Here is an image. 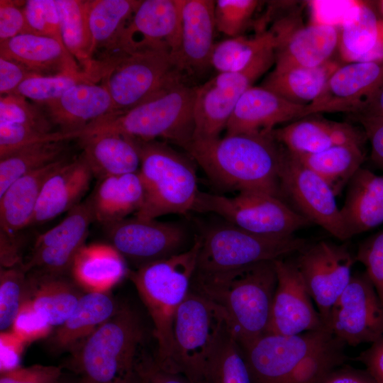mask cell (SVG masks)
<instances>
[{"label": "cell", "instance_id": "obj_1", "mask_svg": "<svg viewBox=\"0 0 383 383\" xmlns=\"http://www.w3.org/2000/svg\"><path fill=\"white\" fill-rule=\"evenodd\" d=\"M218 186L239 192L262 191L279 196L284 147L270 133H238L192 140L184 148Z\"/></svg>", "mask_w": 383, "mask_h": 383}, {"label": "cell", "instance_id": "obj_2", "mask_svg": "<svg viewBox=\"0 0 383 383\" xmlns=\"http://www.w3.org/2000/svg\"><path fill=\"white\" fill-rule=\"evenodd\" d=\"M192 287L225 311L228 328L240 347L267 333L277 287L274 260L194 277Z\"/></svg>", "mask_w": 383, "mask_h": 383}, {"label": "cell", "instance_id": "obj_3", "mask_svg": "<svg viewBox=\"0 0 383 383\" xmlns=\"http://www.w3.org/2000/svg\"><path fill=\"white\" fill-rule=\"evenodd\" d=\"M195 94L196 87L189 86L179 74L140 104L71 133V138L117 133L140 141L162 138L184 148L193 139Z\"/></svg>", "mask_w": 383, "mask_h": 383}, {"label": "cell", "instance_id": "obj_4", "mask_svg": "<svg viewBox=\"0 0 383 383\" xmlns=\"http://www.w3.org/2000/svg\"><path fill=\"white\" fill-rule=\"evenodd\" d=\"M199 245L196 238L188 250L128 270L127 274L153 323L155 362L176 373L174 321L178 308L190 291Z\"/></svg>", "mask_w": 383, "mask_h": 383}, {"label": "cell", "instance_id": "obj_5", "mask_svg": "<svg viewBox=\"0 0 383 383\" xmlns=\"http://www.w3.org/2000/svg\"><path fill=\"white\" fill-rule=\"evenodd\" d=\"M145 333L137 313L128 306L86 338L75 352L72 368L82 383H135L144 363Z\"/></svg>", "mask_w": 383, "mask_h": 383}, {"label": "cell", "instance_id": "obj_6", "mask_svg": "<svg viewBox=\"0 0 383 383\" xmlns=\"http://www.w3.org/2000/svg\"><path fill=\"white\" fill-rule=\"evenodd\" d=\"M137 141L144 196L134 216L157 218L192 211L199 192L192 162L165 142Z\"/></svg>", "mask_w": 383, "mask_h": 383}, {"label": "cell", "instance_id": "obj_7", "mask_svg": "<svg viewBox=\"0 0 383 383\" xmlns=\"http://www.w3.org/2000/svg\"><path fill=\"white\" fill-rule=\"evenodd\" d=\"M200 245L194 277H204L282 259L306 245L294 235L272 238L243 230L230 223L209 227L198 238Z\"/></svg>", "mask_w": 383, "mask_h": 383}, {"label": "cell", "instance_id": "obj_8", "mask_svg": "<svg viewBox=\"0 0 383 383\" xmlns=\"http://www.w3.org/2000/svg\"><path fill=\"white\" fill-rule=\"evenodd\" d=\"M228 328L225 311L192 290L175 315L173 336L177 372L191 383H206L211 360Z\"/></svg>", "mask_w": 383, "mask_h": 383}, {"label": "cell", "instance_id": "obj_9", "mask_svg": "<svg viewBox=\"0 0 383 383\" xmlns=\"http://www.w3.org/2000/svg\"><path fill=\"white\" fill-rule=\"evenodd\" d=\"M192 211L213 213L253 234L285 238L311 223L279 197L257 190H245L233 197L199 192Z\"/></svg>", "mask_w": 383, "mask_h": 383}, {"label": "cell", "instance_id": "obj_10", "mask_svg": "<svg viewBox=\"0 0 383 383\" xmlns=\"http://www.w3.org/2000/svg\"><path fill=\"white\" fill-rule=\"evenodd\" d=\"M179 74L172 55L165 50L142 48L122 56L101 79L113 104L109 116L144 102Z\"/></svg>", "mask_w": 383, "mask_h": 383}, {"label": "cell", "instance_id": "obj_11", "mask_svg": "<svg viewBox=\"0 0 383 383\" xmlns=\"http://www.w3.org/2000/svg\"><path fill=\"white\" fill-rule=\"evenodd\" d=\"M274 49L265 50L243 70L218 73L196 87L192 140L219 137L242 95L274 62Z\"/></svg>", "mask_w": 383, "mask_h": 383}, {"label": "cell", "instance_id": "obj_12", "mask_svg": "<svg viewBox=\"0 0 383 383\" xmlns=\"http://www.w3.org/2000/svg\"><path fill=\"white\" fill-rule=\"evenodd\" d=\"M279 177L281 193L288 196L300 214L338 240L350 238L331 187L285 148Z\"/></svg>", "mask_w": 383, "mask_h": 383}, {"label": "cell", "instance_id": "obj_13", "mask_svg": "<svg viewBox=\"0 0 383 383\" xmlns=\"http://www.w3.org/2000/svg\"><path fill=\"white\" fill-rule=\"evenodd\" d=\"M328 328L346 345L383 338V301L365 272L353 274L333 306Z\"/></svg>", "mask_w": 383, "mask_h": 383}, {"label": "cell", "instance_id": "obj_14", "mask_svg": "<svg viewBox=\"0 0 383 383\" xmlns=\"http://www.w3.org/2000/svg\"><path fill=\"white\" fill-rule=\"evenodd\" d=\"M355 260V257L345 245L326 240L306 245L295 260L317 311L328 330L331 310L350 281Z\"/></svg>", "mask_w": 383, "mask_h": 383}, {"label": "cell", "instance_id": "obj_15", "mask_svg": "<svg viewBox=\"0 0 383 383\" xmlns=\"http://www.w3.org/2000/svg\"><path fill=\"white\" fill-rule=\"evenodd\" d=\"M333 337L328 330L295 335L266 334L240 348L252 383H284L304 357Z\"/></svg>", "mask_w": 383, "mask_h": 383}, {"label": "cell", "instance_id": "obj_16", "mask_svg": "<svg viewBox=\"0 0 383 383\" xmlns=\"http://www.w3.org/2000/svg\"><path fill=\"white\" fill-rule=\"evenodd\" d=\"M111 245L138 267L179 253L187 238L174 222L134 216L105 226Z\"/></svg>", "mask_w": 383, "mask_h": 383}, {"label": "cell", "instance_id": "obj_17", "mask_svg": "<svg viewBox=\"0 0 383 383\" xmlns=\"http://www.w3.org/2000/svg\"><path fill=\"white\" fill-rule=\"evenodd\" d=\"M274 267L277 287L267 334L295 335L328 330L313 306L295 260H275Z\"/></svg>", "mask_w": 383, "mask_h": 383}, {"label": "cell", "instance_id": "obj_18", "mask_svg": "<svg viewBox=\"0 0 383 383\" xmlns=\"http://www.w3.org/2000/svg\"><path fill=\"white\" fill-rule=\"evenodd\" d=\"M94 221L87 201L81 202L68 211L60 223L38 236L22 267L26 272L38 270L51 275H60L70 270L74 257L85 245Z\"/></svg>", "mask_w": 383, "mask_h": 383}, {"label": "cell", "instance_id": "obj_19", "mask_svg": "<svg viewBox=\"0 0 383 383\" xmlns=\"http://www.w3.org/2000/svg\"><path fill=\"white\" fill-rule=\"evenodd\" d=\"M383 87V60L350 62L331 74L320 96L301 118L317 113H360Z\"/></svg>", "mask_w": 383, "mask_h": 383}, {"label": "cell", "instance_id": "obj_20", "mask_svg": "<svg viewBox=\"0 0 383 383\" xmlns=\"http://www.w3.org/2000/svg\"><path fill=\"white\" fill-rule=\"evenodd\" d=\"M184 3V0L141 1L123 33L121 52L159 48L168 51L174 62L181 44Z\"/></svg>", "mask_w": 383, "mask_h": 383}, {"label": "cell", "instance_id": "obj_21", "mask_svg": "<svg viewBox=\"0 0 383 383\" xmlns=\"http://www.w3.org/2000/svg\"><path fill=\"white\" fill-rule=\"evenodd\" d=\"M275 68L316 67L329 61L339 43L335 26L314 23L293 30L283 21L274 26Z\"/></svg>", "mask_w": 383, "mask_h": 383}, {"label": "cell", "instance_id": "obj_22", "mask_svg": "<svg viewBox=\"0 0 383 383\" xmlns=\"http://www.w3.org/2000/svg\"><path fill=\"white\" fill-rule=\"evenodd\" d=\"M42 105L52 124L63 133L79 131L113 113L106 87L91 82L77 84L57 99Z\"/></svg>", "mask_w": 383, "mask_h": 383}, {"label": "cell", "instance_id": "obj_23", "mask_svg": "<svg viewBox=\"0 0 383 383\" xmlns=\"http://www.w3.org/2000/svg\"><path fill=\"white\" fill-rule=\"evenodd\" d=\"M304 108L262 87L252 86L238 101L226 125V135L270 133L277 124L301 118Z\"/></svg>", "mask_w": 383, "mask_h": 383}, {"label": "cell", "instance_id": "obj_24", "mask_svg": "<svg viewBox=\"0 0 383 383\" xmlns=\"http://www.w3.org/2000/svg\"><path fill=\"white\" fill-rule=\"evenodd\" d=\"M216 1L184 0L182 37L174 65L179 72L193 73L210 65L215 43Z\"/></svg>", "mask_w": 383, "mask_h": 383}, {"label": "cell", "instance_id": "obj_25", "mask_svg": "<svg viewBox=\"0 0 383 383\" xmlns=\"http://www.w3.org/2000/svg\"><path fill=\"white\" fill-rule=\"evenodd\" d=\"M272 135L294 155L314 154L335 145H362L365 135L350 124L317 119L294 121L274 129Z\"/></svg>", "mask_w": 383, "mask_h": 383}, {"label": "cell", "instance_id": "obj_26", "mask_svg": "<svg viewBox=\"0 0 383 383\" xmlns=\"http://www.w3.org/2000/svg\"><path fill=\"white\" fill-rule=\"evenodd\" d=\"M92 177L82 155L65 162L45 182L30 225L49 221L79 204Z\"/></svg>", "mask_w": 383, "mask_h": 383}, {"label": "cell", "instance_id": "obj_27", "mask_svg": "<svg viewBox=\"0 0 383 383\" xmlns=\"http://www.w3.org/2000/svg\"><path fill=\"white\" fill-rule=\"evenodd\" d=\"M0 56L14 60L41 75L84 72L65 45L49 36L33 33L18 35L0 43Z\"/></svg>", "mask_w": 383, "mask_h": 383}, {"label": "cell", "instance_id": "obj_28", "mask_svg": "<svg viewBox=\"0 0 383 383\" xmlns=\"http://www.w3.org/2000/svg\"><path fill=\"white\" fill-rule=\"evenodd\" d=\"M140 1L87 0L94 60L96 52L99 50L103 52L100 62L105 65H109L123 55L121 52L122 35Z\"/></svg>", "mask_w": 383, "mask_h": 383}, {"label": "cell", "instance_id": "obj_29", "mask_svg": "<svg viewBox=\"0 0 383 383\" xmlns=\"http://www.w3.org/2000/svg\"><path fill=\"white\" fill-rule=\"evenodd\" d=\"M67 161L62 157L23 175L0 195V232L16 235L30 226L45 182Z\"/></svg>", "mask_w": 383, "mask_h": 383}, {"label": "cell", "instance_id": "obj_30", "mask_svg": "<svg viewBox=\"0 0 383 383\" xmlns=\"http://www.w3.org/2000/svg\"><path fill=\"white\" fill-rule=\"evenodd\" d=\"M348 185L340 213L350 238L383 223V174L361 167Z\"/></svg>", "mask_w": 383, "mask_h": 383}, {"label": "cell", "instance_id": "obj_31", "mask_svg": "<svg viewBox=\"0 0 383 383\" xmlns=\"http://www.w3.org/2000/svg\"><path fill=\"white\" fill-rule=\"evenodd\" d=\"M82 155L92 175L99 180L139 171L140 154L138 141L117 133H99L79 138Z\"/></svg>", "mask_w": 383, "mask_h": 383}, {"label": "cell", "instance_id": "obj_32", "mask_svg": "<svg viewBox=\"0 0 383 383\" xmlns=\"http://www.w3.org/2000/svg\"><path fill=\"white\" fill-rule=\"evenodd\" d=\"M340 26V48L345 60L349 63L383 60V25L371 8L355 2Z\"/></svg>", "mask_w": 383, "mask_h": 383}, {"label": "cell", "instance_id": "obj_33", "mask_svg": "<svg viewBox=\"0 0 383 383\" xmlns=\"http://www.w3.org/2000/svg\"><path fill=\"white\" fill-rule=\"evenodd\" d=\"M144 192L138 172L99 180L87 201L94 221L109 225L123 220L140 208Z\"/></svg>", "mask_w": 383, "mask_h": 383}, {"label": "cell", "instance_id": "obj_34", "mask_svg": "<svg viewBox=\"0 0 383 383\" xmlns=\"http://www.w3.org/2000/svg\"><path fill=\"white\" fill-rule=\"evenodd\" d=\"M106 292H87L80 298L70 317L55 331L50 345L55 351L76 348L118 311Z\"/></svg>", "mask_w": 383, "mask_h": 383}, {"label": "cell", "instance_id": "obj_35", "mask_svg": "<svg viewBox=\"0 0 383 383\" xmlns=\"http://www.w3.org/2000/svg\"><path fill=\"white\" fill-rule=\"evenodd\" d=\"M70 271L76 283L87 292H107L128 272L122 255L106 244L84 245Z\"/></svg>", "mask_w": 383, "mask_h": 383}, {"label": "cell", "instance_id": "obj_36", "mask_svg": "<svg viewBox=\"0 0 383 383\" xmlns=\"http://www.w3.org/2000/svg\"><path fill=\"white\" fill-rule=\"evenodd\" d=\"M62 41L84 72L96 82L101 80L106 69L91 55V36L89 30L87 1L56 0Z\"/></svg>", "mask_w": 383, "mask_h": 383}, {"label": "cell", "instance_id": "obj_37", "mask_svg": "<svg viewBox=\"0 0 383 383\" xmlns=\"http://www.w3.org/2000/svg\"><path fill=\"white\" fill-rule=\"evenodd\" d=\"M338 67L335 62L328 61L316 67L274 69L264 79L261 87L291 103L306 106L320 96Z\"/></svg>", "mask_w": 383, "mask_h": 383}, {"label": "cell", "instance_id": "obj_38", "mask_svg": "<svg viewBox=\"0 0 383 383\" xmlns=\"http://www.w3.org/2000/svg\"><path fill=\"white\" fill-rule=\"evenodd\" d=\"M294 156L323 179L335 196L361 168L365 158L362 145L357 144L335 145L320 152Z\"/></svg>", "mask_w": 383, "mask_h": 383}, {"label": "cell", "instance_id": "obj_39", "mask_svg": "<svg viewBox=\"0 0 383 383\" xmlns=\"http://www.w3.org/2000/svg\"><path fill=\"white\" fill-rule=\"evenodd\" d=\"M33 306L53 326H60L75 309L81 294L76 287L60 275L42 274L29 277Z\"/></svg>", "mask_w": 383, "mask_h": 383}, {"label": "cell", "instance_id": "obj_40", "mask_svg": "<svg viewBox=\"0 0 383 383\" xmlns=\"http://www.w3.org/2000/svg\"><path fill=\"white\" fill-rule=\"evenodd\" d=\"M276 46L272 30L262 31L253 37L239 35L216 43L211 56L210 65L218 73L244 70L263 52Z\"/></svg>", "mask_w": 383, "mask_h": 383}, {"label": "cell", "instance_id": "obj_41", "mask_svg": "<svg viewBox=\"0 0 383 383\" xmlns=\"http://www.w3.org/2000/svg\"><path fill=\"white\" fill-rule=\"evenodd\" d=\"M65 141H45L23 147L0 159V195L23 175L62 158Z\"/></svg>", "mask_w": 383, "mask_h": 383}, {"label": "cell", "instance_id": "obj_42", "mask_svg": "<svg viewBox=\"0 0 383 383\" xmlns=\"http://www.w3.org/2000/svg\"><path fill=\"white\" fill-rule=\"evenodd\" d=\"M345 345L333 335L326 344L304 357L284 383H321L345 362Z\"/></svg>", "mask_w": 383, "mask_h": 383}, {"label": "cell", "instance_id": "obj_43", "mask_svg": "<svg viewBox=\"0 0 383 383\" xmlns=\"http://www.w3.org/2000/svg\"><path fill=\"white\" fill-rule=\"evenodd\" d=\"M206 383H252L242 349L228 326L211 360Z\"/></svg>", "mask_w": 383, "mask_h": 383}, {"label": "cell", "instance_id": "obj_44", "mask_svg": "<svg viewBox=\"0 0 383 383\" xmlns=\"http://www.w3.org/2000/svg\"><path fill=\"white\" fill-rule=\"evenodd\" d=\"M88 82H96L84 72H63L52 75L33 74L20 84L15 93L43 104L57 99L73 86Z\"/></svg>", "mask_w": 383, "mask_h": 383}, {"label": "cell", "instance_id": "obj_45", "mask_svg": "<svg viewBox=\"0 0 383 383\" xmlns=\"http://www.w3.org/2000/svg\"><path fill=\"white\" fill-rule=\"evenodd\" d=\"M21 265L1 268L0 272V329L11 328L23 303L30 299L29 277Z\"/></svg>", "mask_w": 383, "mask_h": 383}, {"label": "cell", "instance_id": "obj_46", "mask_svg": "<svg viewBox=\"0 0 383 383\" xmlns=\"http://www.w3.org/2000/svg\"><path fill=\"white\" fill-rule=\"evenodd\" d=\"M0 123L27 126L45 134L53 133L44 110L16 93L1 96Z\"/></svg>", "mask_w": 383, "mask_h": 383}, {"label": "cell", "instance_id": "obj_47", "mask_svg": "<svg viewBox=\"0 0 383 383\" xmlns=\"http://www.w3.org/2000/svg\"><path fill=\"white\" fill-rule=\"evenodd\" d=\"M258 4L255 0L216 1V30L231 38L242 35Z\"/></svg>", "mask_w": 383, "mask_h": 383}, {"label": "cell", "instance_id": "obj_48", "mask_svg": "<svg viewBox=\"0 0 383 383\" xmlns=\"http://www.w3.org/2000/svg\"><path fill=\"white\" fill-rule=\"evenodd\" d=\"M52 328L47 318L28 299L21 305L11 331L28 343L47 337L51 333Z\"/></svg>", "mask_w": 383, "mask_h": 383}, {"label": "cell", "instance_id": "obj_49", "mask_svg": "<svg viewBox=\"0 0 383 383\" xmlns=\"http://www.w3.org/2000/svg\"><path fill=\"white\" fill-rule=\"evenodd\" d=\"M355 260L365 267V273L383 301V231L363 241Z\"/></svg>", "mask_w": 383, "mask_h": 383}, {"label": "cell", "instance_id": "obj_50", "mask_svg": "<svg viewBox=\"0 0 383 383\" xmlns=\"http://www.w3.org/2000/svg\"><path fill=\"white\" fill-rule=\"evenodd\" d=\"M61 374L59 367L34 365L1 372L0 383H58Z\"/></svg>", "mask_w": 383, "mask_h": 383}, {"label": "cell", "instance_id": "obj_51", "mask_svg": "<svg viewBox=\"0 0 383 383\" xmlns=\"http://www.w3.org/2000/svg\"><path fill=\"white\" fill-rule=\"evenodd\" d=\"M23 33H30L26 18L17 3L0 0V43Z\"/></svg>", "mask_w": 383, "mask_h": 383}, {"label": "cell", "instance_id": "obj_52", "mask_svg": "<svg viewBox=\"0 0 383 383\" xmlns=\"http://www.w3.org/2000/svg\"><path fill=\"white\" fill-rule=\"evenodd\" d=\"M33 74L21 64L0 56L1 96L15 93L20 84Z\"/></svg>", "mask_w": 383, "mask_h": 383}, {"label": "cell", "instance_id": "obj_53", "mask_svg": "<svg viewBox=\"0 0 383 383\" xmlns=\"http://www.w3.org/2000/svg\"><path fill=\"white\" fill-rule=\"evenodd\" d=\"M26 344V342H24L11 331L1 332V372L9 371L19 367V362Z\"/></svg>", "mask_w": 383, "mask_h": 383}, {"label": "cell", "instance_id": "obj_54", "mask_svg": "<svg viewBox=\"0 0 383 383\" xmlns=\"http://www.w3.org/2000/svg\"><path fill=\"white\" fill-rule=\"evenodd\" d=\"M22 9L30 33L51 37L45 0L26 1Z\"/></svg>", "mask_w": 383, "mask_h": 383}, {"label": "cell", "instance_id": "obj_55", "mask_svg": "<svg viewBox=\"0 0 383 383\" xmlns=\"http://www.w3.org/2000/svg\"><path fill=\"white\" fill-rule=\"evenodd\" d=\"M358 116L371 144V157L375 164L383 167V117L371 115Z\"/></svg>", "mask_w": 383, "mask_h": 383}, {"label": "cell", "instance_id": "obj_56", "mask_svg": "<svg viewBox=\"0 0 383 383\" xmlns=\"http://www.w3.org/2000/svg\"><path fill=\"white\" fill-rule=\"evenodd\" d=\"M135 383H191L183 374L165 370L150 357L140 370Z\"/></svg>", "mask_w": 383, "mask_h": 383}, {"label": "cell", "instance_id": "obj_57", "mask_svg": "<svg viewBox=\"0 0 383 383\" xmlns=\"http://www.w3.org/2000/svg\"><path fill=\"white\" fill-rule=\"evenodd\" d=\"M376 383H383V338L374 343L357 358Z\"/></svg>", "mask_w": 383, "mask_h": 383}, {"label": "cell", "instance_id": "obj_58", "mask_svg": "<svg viewBox=\"0 0 383 383\" xmlns=\"http://www.w3.org/2000/svg\"><path fill=\"white\" fill-rule=\"evenodd\" d=\"M321 383H376L366 371L350 367H340L328 374Z\"/></svg>", "mask_w": 383, "mask_h": 383}, {"label": "cell", "instance_id": "obj_59", "mask_svg": "<svg viewBox=\"0 0 383 383\" xmlns=\"http://www.w3.org/2000/svg\"><path fill=\"white\" fill-rule=\"evenodd\" d=\"M358 115H371L383 117V87L374 95Z\"/></svg>", "mask_w": 383, "mask_h": 383}, {"label": "cell", "instance_id": "obj_60", "mask_svg": "<svg viewBox=\"0 0 383 383\" xmlns=\"http://www.w3.org/2000/svg\"><path fill=\"white\" fill-rule=\"evenodd\" d=\"M382 9H383V1L382 2Z\"/></svg>", "mask_w": 383, "mask_h": 383}, {"label": "cell", "instance_id": "obj_61", "mask_svg": "<svg viewBox=\"0 0 383 383\" xmlns=\"http://www.w3.org/2000/svg\"><path fill=\"white\" fill-rule=\"evenodd\" d=\"M58 383H62L60 381Z\"/></svg>", "mask_w": 383, "mask_h": 383}]
</instances>
